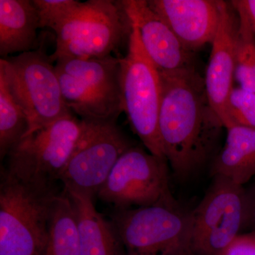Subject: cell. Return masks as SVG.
Instances as JSON below:
<instances>
[{
  "label": "cell",
  "instance_id": "obj_20",
  "mask_svg": "<svg viewBox=\"0 0 255 255\" xmlns=\"http://www.w3.org/2000/svg\"><path fill=\"white\" fill-rule=\"evenodd\" d=\"M233 6L239 18L235 82H238L241 88L255 92V35L246 13L241 8Z\"/></svg>",
  "mask_w": 255,
  "mask_h": 255
},
{
  "label": "cell",
  "instance_id": "obj_1",
  "mask_svg": "<svg viewBox=\"0 0 255 255\" xmlns=\"http://www.w3.org/2000/svg\"><path fill=\"white\" fill-rule=\"evenodd\" d=\"M159 74L162 150L174 174L187 179L214 158L225 128L195 67Z\"/></svg>",
  "mask_w": 255,
  "mask_h": 255
},
{
  "label": "cell",
  "instance_id": "obj_13",
  "mask_svg": "<svg viewBox=\"0 0 255 255\" xmlns=\"http://www.w3.org/2000/svg\"><path fill=\"white\" fill-rule=\"evenodd\" d=\"M239 18L231 3L221 1V16L206 68L204 83L210 104L221 122L234 87L236 50Z\"/></svg>",
  "mask_w": 255,
  "mask_h": 255
},
{
  "label": "cell",
  "instance_id": "obj_24",
  "mask_svg": "<svg viewBox=\"0 0 255 255\" xmlns=\"http://www.w3.org/2000/svg\"><path fill=\"white\" fill-rule=\"evenodd\" d=\"M246 190V214L243 231L255 232V177Z\"/></svg>",
  "mask_w": 255,
  "mask_h": 255
},
{
  "label": "cell",
  "instance_id": "obj_11",
  "mask_svg": "<svg viewBox=\"0 0 255 255\" xmlns=\"http://www.w3.org/2000/svg\"><path fill=\"white\" fill-rule=\"evenodd\" d=\"M200 204L192 211L191 247L194 255H219L241 234L246 214V190L215 175Z\"/></svg>",
  "mask_w": 255,
  "mask_h": 255
},
{
  "label": "cell",
  "instance_id": "obj_25",
  "mask_svg": "<svg viewBox=\"0 0 255 255\" xmlns=\"http://www.w3.org/2000/svg\"><path fill=\"white\" fill-rule=\"evenodd\" d=\"M231 3L246 13L255 35V0H233Z\"/></svg>",
  "mask_w": 255,
  "mask_h": 255
},
{
  "label": "cell",
  "instance_id": "obj_2",
  "mask_svg": "<svg viewBox=\"0 0 255 255\" xmlns=\"http://www.w3.org/2000/svg\"><path fill=\"white\" fill-rule=\"evenodd\" d=\"M86 127L73 114L28 132L6 155L2 168L20 182L55 189Z\"/></svg>",
  "mask_w": 255,
  "mask_h": 255
},
{
  "label": "cell",
  "instance_id": "obj_6",
  "mask_svg": "<svg viewBox=\"0 0 255 255\" xmlns=\"http://www.w3.org/2000/svg\"><path fill=\"white\" fill-rule=\"evenodd\" d=\"M131 25L120 1L82 2L55 31L56 46L50 58H104L112 55L128 38Z\"/></svg>",
  "mask_w": 255,
  "mask_h": 255
},
{
  "label": "cell",
  "instance_id": "obj_8",
  "mask_svg": "<svg viewBox=\"0 0 255 255\" xmlns=\"http://www.w3.org/2000/svg\"><path fill=\"white\" fill-rule=\"evenodd\" d=\"M0 70L27 117L28 132L73 114L64 102L54 62L41 50L1 58Z\"/></svg>",
  "mask_w": 255,
  "mask_h": 255
},
{
  "label": "cell",
  "instance_id": "obj_3",
  "mask_svg": "<svg viewBox=\"0 0 255 255\" xmlns=\"http://www.w3.org/2000/svg\"><path fill=\"white\" fill-rule=\"evenodd\" d=\"M64 102L82 120L117 122L123 112L120 58L113 55L55 62Z\"/></svg>",
  "mask_w": 255,
  "mask_h": 255
},
{
  "label": "cell",
  "instance_id": "obj_18",
  "mask_svg": "<svg viewBox=\"0 0 255 255\" xmlns=\"http://www.w3.org/2000/svg\"><path fill=\"white\" fill-rule=\"evenodd\" d=\"M43 255H81L76 213L65 191L53 199Z\"/></svg>",
  "mask_w": 255,
  "mask_h": 255
},
{
  "label": "cell",
  "instance_id": "obj_16",
  "mask_svg": "<svg viewBox=\"0 0 255 255\" xmlns=\"http://www.w3.org/2000/svg\"><path fill=\"white\" fill-rule=\"evenodd\" d=\"M39 19L32 0H0V55L34 50Z\"/></svg>",
  "mask_w": 255,
  "mask_h": 255
},
{
  "label": "cell",
  "instance_id": "obj_15",
  "mask_svg": "<svg viewBox=\"0 0 255 255\" xmlns=\"http://www.w3.org/2000/svg\"><path fill=\"white\" fill-rule=\"evenodd\" d=\"M64 191L76 213L81 255H126L113 224L96 209L93 196Z\"/></svg>",
  "mask_w": 255,
  "mask_h": 255
},
{
  "label": "cell",
  "instance_id": "obj_12",
  "mask_svg": "<svg viewBox=\"0 0 255 255\" xmlns=\"http://www.w3.org/2000/svg\"><path fill=\"white\" fill-rule=\"evenodd\" d=\"M121 4L130 23L138 31L147 56L158 72L195 67L193 54L186 49L168 24L146 0H123Z\"/></svg>",
  "mask_w": 255,
  "mask_h": 255
},
{
  "label": "cell",
  "instance_id": "obj_14",
  "mask_svg": "<svg viewBox=\"0 0 255 255\" xmlns=\"http://www.w3.org/2000/svg\"><path fill=\"white\" fill-rule=\"evenodd\" d=\"M148 4L168 24L183 46L195 53L212 43L219 26L221 1L148 0Z\"/></svg>",
  "mask_w": 255,
  "mask_h": 255
},
{
  "label": "cell",
  "instance_id": "obj_17",
  "mask_svg": "<svg viewBox=\"0 0 255 255\" xmlns=\"http://www.w3.org/2000/svg\"><path fill=\"white\" fill-rule=\"evenodd\" d=\"M226 130V142L213 159L211 172L244 186L255 177V129L235 126Z\"/></svg>",
  "mask_w": 255,
  "mask_h": 255
},
{
  "label": "cell",
  "instance_id": "obj_23",
  "mask_svg": "<svg viewBox=\"0 0 255 255\" xmlns=\"http://www.w3.org/2000/svg\"><path fill=\"white\" fill-rule=\"evenodd\" d=\"M219 255H255V232L238 235Z\"/></svg>",
  "mask_w": 255,
  "mask_h": 255
},
{
  "label": "cell",
  "instance_id": "obj_21",
  "mask_svg": "<svg viewBox=\"0 0 255 255\" xmlns=\"http://www.w3.org/2000/svg\"><path fill=\"white\" fill-rule=\"evenodd\" d=\"M222 124L226 129L235 126L255 129V92L234 86L228 98Z\"/></svg>",
  "mask_w": 255,
  "mask_h": 255
},
{
  "label": "cell",
  "instance_id": "obj_7",
  "mask_svg": "<svg viewBox=\"0 0 255 255\" xmlns=\"http://www.w3.org/2000/svg\"><path fill=\"white\" fill-rule=\"evenodd\" d=\"M130 25L127 53L120 58L123 112L147 151L165 158L159 132V72L144 49L136 26Z\"/></svg>",
  "mask_w": 255,
  "mask_h": 255
},
{
  "label": "cell",
  "instance_id": "obj_19",
  "mask_svg": "<svg viewBox=\"0 0 255 255\" xmlns=\"http://www.w3.org/2000/svg\"><path fill=\"white\" fill-rule=\"evenodd\" d=\"M29 131L26 114L11 91L6 76L0 70V157L9 151Z\"/></svg>",
  "mask_w": 255,
  "mask_h": 255
},
{
  "label": "cell",
  "instance_id": "obj_22",
  "mask_svg": "<svg viewBox=\"0 0 255 255\" xmlns=\"http://www.w3.org/2000/svg\"><path fill=\"white\" fill-rule=\"evenodd\" d=\"M39 19L40 28L56 31L78 9L81 1L76 0H32Z\"/></svg>",
  "mask_w": 255,
  "mask_h": 255
},
{
  "label": "cell",
  "instance_id": "obj_10",
  "mask_svg": "<svg viewBox=\"0 0 255 255\" xmlns=\"http://www.w3.org/2000/svg\"><path fill=\"white\" fill-rule=\"evenodd\" d=\"M85 122V130L60 181L64 190L95 197L121 156L134 144L117 122Z\"/></svg>",
  "mask_w": 255,
  "mask_h": 255
},
{
  "label": "cell",
  "instance_id": "obj_4",
  "mask_svg": "<svg viewBox=\"0 0 255 255\" xmlns=\"http://www.w3.org/2000/svg\"><path fill=\"white\" fill-rule=\"evenodd\" d=\"M55 189L32 187L1 168L0 255H43Z\"/></svg>",
  "mask_w": 255,
  "mask_h": 255
},
{
  "label": "cell",
  "instance_id": "obj_9",
  "mask_svg": "<svg viewBox=\"0 0 255 255\" xmlns=\"http://www.w3.org/2000/svg\"><path fill=\"white\" fill-rule=\"evenodd\" d=\"M167 164L165 158L134 145L121 156L97 196L116 209L177 205Z\"/></svg>",
  "mask_w": 255,
  "mask_h": 255
},
{
  "label": "cell",
  "instance_id": "obj_5",
  "mask_svg": "<svg viewBox=\"0 0 255 255\" xmlns=\"http://www.w3.org/2000/svg\"><path fill=\"white\" fill-rule=\"evenodd\" d=\"M110 221L126 255H194L192 211L179 204L115 209Z\"/></svg>",
  "mask_w": 255,
  "mask_h": 255
}]
</instances>
